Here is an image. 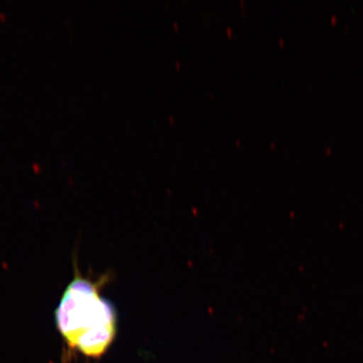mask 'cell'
Returning a JSON list of instances; mask_svg holds the SVG:
<instances>
[{
  "label": "cell",
  "mask_w": 363,
  "mask_h": 363,
  "mask_svg": "<svg viewBox=\"0 0 363 363\" xmlns=\"http://www.w3.org/2000/svg\"><path fill=\"white\" fill-rule=\"evenodd\" d=\"M101 283L77 275L55 313L57 328L68 346L92 357L106 352L116 335V312L99 294Z\"/></svg>",
  "instance_id": "cell-1"
}]
</instances>
